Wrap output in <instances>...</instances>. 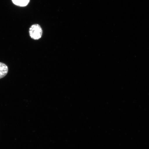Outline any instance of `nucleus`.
I'll list each match as a JSON object with an SVG mask.
<instances>
[{
	"instance_id": "nucleus-3",
	"label": "nucleus",
	"mask_w": 149,
	"mask_h": 149,
	"mask_svg": "<svg viewBox=\"0 0 149 149\" xmlns=\"http://www.w3.org/2000/svg\"><path fill=\"white\" fill-rule=\"evenodd\" d=\"M15 5L20 7L26 6L29 4L30 0H12Z\"/></svg>"
},
{
	"instance_id": "nucleus-2",
	"label": "nucleus",
	"mask_w": 149,
	"mask_h": 149,
	"mask_svg": "<svg viewBox=\"0 0 149 149\" xmlns=\"http://www.w3.org/2000/svg\"><path fill=\"white\" fill-rule=\"evenodd\" d=\"M8 71V66L4 63L0 62V79L5 77Z\"/></svg>"
},
{
	"instance_id": "nucleus-1",
	"label": "nucleus",
	"mask_w": 149,
	"mask_h": 149,
	"mask_svg": "<svg viewBox=\"0 0 149 149\" xmlns=\"http://www.w3.org/2000/svg\"><path fill=\"white\" fill-rule=\"evenodd\" d=\"M30 36L35 40H38L42 37V28L38 24H34L31 26L29 30Z\"/></svg>"
}]
</instances>
